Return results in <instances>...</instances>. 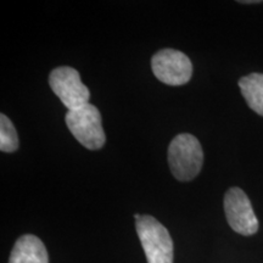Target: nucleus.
Instances as JSON below:
<instances>
[{
    "mask_svg": "<svg viewBox=\"0 0 263 263\" xmlns=\"http://www.w3.org/2000/svg\"><path fill=\"white\" fill-rule=\"evenodd\" d=\"M203 151L196 137L182 133L174 137L168 146L171 172L180 182L195 178L202 168Z\"/></svg>",
    "mask_w": 263,
    "mask_h": 263,
    "instance_id": "obj_1",
    "label": "nucleus"
},
{
    "mask_svg": "<svg viewBox=\"0 0 263 263\" xmlns=\"http://www.w3.org/2000/svg\"><path fill=\"white\" fill-rule=\"evenodd\" d=\"M66 124L76 139L89 150L101 149L106 137L103 128L100 111L93 104L70 110L65 117Z\"/></svg>",
    "mask_w": 263,
    "mask_h": 263,
    "instance_id": "obj_2",
    "label": "nucleus"
},
{
    "mask_svg": "<svg viewBox=\"0 0 263 263\" xmlns=\"http://www.w3.org/2000/svg\"><path fill=\"white\" fill-rule=\"evenodd\" d=\"M136 229L147 263H173V241L166 227L144 215L136 221Z\"/></svg>",
    "mask_w": 263,
    "mask_h": 263,
    "instance_id": "obj_3",
    "label": "nucleus"
},
{
    "mask_svg": "<svg viewBox=\"0 0 263 263\" xmlns=\"http://www.w3.org/2000/svg\"><path fill=\"white\" fill-rule=\"evenodd\" d=\"M49 84L54 94L70 110L89 104L90 91L81 81L80 72L70 66H61L51 71Z\"/></svg>",
    "mask_w": 263,
    "mask_h": 263,
    "instance_id": "obj_4",
    "label": "nucleus"
},
{
    "mask_svg": "<svg viewBox=\"0 0 263 263\" xmlns=\"http://www.w3.org/2000/svg\"><path fill=\"white\" fill-rule=\"evenodd\" d=\"M154 74L167 85H183L192 80L193 65L190 59L182 51L162 49L151 59Z\"/></svg>",
    "mask_w": 263,
    "mask_h": 263,
    "instance_id": "obj_5",
    "label": "nucleus"
},
{
    "mask_svg": "<svg viewBox=\"0 0 263 263\" xmlns=\"http://www.w3.org/2000/svg\"><path fill=\"white\" fill-rule=\"evenodd\" d=\"M224 212L234 232L249 236L258 230V219L249 197L240 188H230L224 195Z\"/></svg>",
    "mask_w": 263,
    "mask_h": 263,
    "instance_id": "obj_6",
    "label": "nucleus"
},
{
    "mask_svg": "<svg viewBox=\"0 0 263 263\" xmlns=\"http://www.w3.org/2000/svg\"><path fill=\"white\" fill-rule=\"evenodd\" d=\"M9 263H49L48 251L38 236L22 235L15 242Z\"/></svg>",
    "mask_w": 263,
    "mask_h": 263,
    "instance_id": "obj_7",
    "label": "nucleus"
},
{
    "mask_svg": "<svg viewBox=\"0 0 263 263\" xmlns=\"http://www.w3.org/2000/svg\"><path fill=\"white\" fill-rule=\"evenodd\" d=\"M239 87L249 107L263 116V74L251 73L240 78Z\"/></svg>",
    "mask_w": 263,
    "mask_h": 263,
    "instance_id": "obj_8",
    "label": "nucleus"
},
{
    "mask_svg": "<svg viewBox=\"0 0 263 263\" xmlns=\"http://www.w3.org/2000/svg\"><path fill=\"white\" fill-rule=\"evenodd\" d=\"M18 147L17 132L5 114L0 115V150L3 153H14Z\"/></svg>",
    "mask_w": 263,
    "mask_h": 263,
    "instance_id": "obj_9",
    "label": "nucleus"
},
{
    "mask_svg": "<svg viewBox=\"0 0 263 263\" xmlns=\"http://www.w3.org/2000/svg\"><path fill=\"white\" fill-rule=\"evenodd\" d=\"M241 4H257V3H262L261 0H248V2H240Z\"/></svg>",
    "mask_w": 263,
    "mask_h": 263,
    "instance_id": "obj_10",
    "label": "nucleus"
}]
</instances>
